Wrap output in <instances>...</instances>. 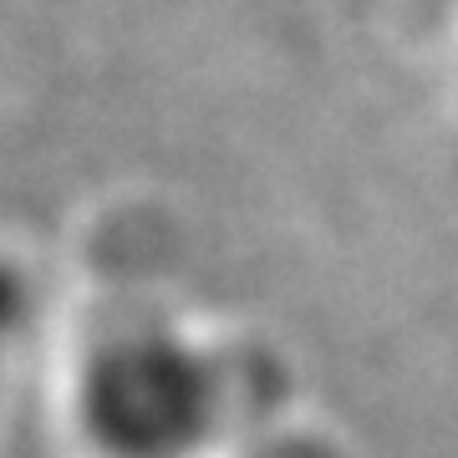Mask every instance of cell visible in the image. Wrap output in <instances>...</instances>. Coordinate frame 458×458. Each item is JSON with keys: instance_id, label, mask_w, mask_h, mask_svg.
Returning a JSON list of instances; mask_svg holds the SVG:
<instances>
[{"instance_id": "obj_1", "label": "cell", "mask_w": 458, "mask_h": 458, "mask_svg": "<svg viewBox=\"0 0 458 458\" xmlns=\"http://www.w3.org/2000/svg\"><path fill=\"white\" fill-rule=\"evenodd\" d=\"M72 412L98 458H199L229 418V382L183 331L128 321L87 346Z\"/></svg>"}, {"instance_id": "obj_2", "label": "cell", "mask_w": 458, "mask_h": 458, "mask_svg": "<svg viewBox=\"0 0 458 458\" xmlns=\"http://www.w3.org/2000/svg\"><path fill=\"white\" fill-rule=\"evenodd\" d=\"M26 316H31V285L21 276L16 265L0 255V382H5V357H11V346L16 336L26 331Z\"/></svg>"}]
</instances>
